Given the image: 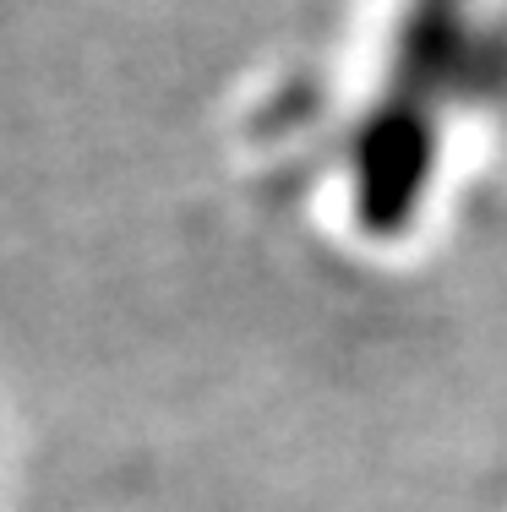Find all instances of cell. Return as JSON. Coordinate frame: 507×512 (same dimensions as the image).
<instances>
[]
</instances>
